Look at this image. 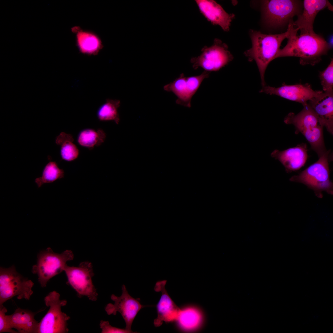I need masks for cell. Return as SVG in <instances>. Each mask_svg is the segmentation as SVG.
<instances>
[{"label":"cell","instance_id":"obj_15","mask_svg":"<svg viewBox=\"0 0 333 333\" xmlns=\"http://www.w3.org/2000/svg\"><path fill=\"white\" fill-rule=\"evenodd\" d=\"M303 5L302 12L293 23L294 27L300 31V34L314 32L313 25L318 13L326 8L332 11L333 10V6L327 0H304Z\"/></svg>","mask_w":333,"mask_h":333},{"label":"cell","instance_id":"obj_18","mask_svg":"<svg viewBox=\"0 0 333 333\" xmlns=\"http://www.w3.org/2000/svg\"><path fill=\"white\" fill-rule=\"evenodd\" d=\"M321 123L333 134V92H323L308 102Z\"/></svg>","mask_w":333,"mask_h":333},{"label":"cell","instance_id":"obj_7","mask_svg":"<svg viewBox=\"0 0 333 333\" xmlns=\"http://www.w3.org/2000/svg\"><path fill=\"white\" fill-rule=\"evenodd\" d=\"M44 301L49 308L39 323L37 333L68 332L67 322L70 317L61 309L66 305L67 301L60 299V294L56 291L49 293Z\"/></svg>","mask_w":333,"mask_h":333},{"label":"cell","instance_id":"obj_25","mask_svg":"<svg viewBox=\"0 0 333 333\" xmlns=\"http://www.w3.org/2000/svg\"><path fill=\"white\" fill-rule=\"evenodd\" d=\"M201 318L200 313L197 310L188 308L181 310L176 321L183 328L190 329L198 326L200 322Z\"/></svg>","mask_w":333,"mask_h":333},{"label":"cell","instance_id":"obj_9","mask_svg":"<svg viewBox=\"0 0 333 333\" xmlns=\"http://www.w3.org/2000/svg\"><path fill=\"white\" fill-rule=\"evenodd\" d=\"M262 6L266 23L273 27L289 24L293 21L294 16H298L302 12L301 3L297 0H264Z\"/></svg>","mask_w":333,"mask_h":333},{"label":"cell","instance_id":"obj_22","mask_svg":"<svg viewBox=\"0 0 333 333\" xmlns=\"http://www.w3.org/2000/svg\"><path fill=\"white\" fill-rule=\"evenodd\" d=\"M106 134L101 129H87L79 134L77 141L81 146L91 149L100 145L105 140Z\"/></svg>","mask_w":333,"mask_h":333},{"label":"cell","instance_id":"obj_21","mask_svg":"<svg viewBox=\"0 0 333 333\" xmlns=\"http://www.w3.org/2000/svg\"><path fill=\"white\" fill-rule=\"evenodd\" d=\"M72 136L62 132L57 137L56 143L61 147L60 154L62 159L68 162L76 159L79 154V150L73 142Z\"/></svg>","mask_w":333,"mask_h":333},{"label":"cell","instance_id":"obj_12","mask_svg":"<svg viewBox=\"0 0 333 333\" xmlns=\"http://www.w3.org/2000/svg\"><path fill=\"white\" fill-rule=\"evenodd\" d=\"M209 73L204 71L199 75L187 77L182 73L173 82L165 85L163 89L166 91L172 92L176 96V104L190 108L192 97L204 80L209 77Z\"/></svg>","mask_w":333,"mask_h":333},{"label":"cell","instance_id":"obj_26","mask_svg":"<svg viewBox=\"0 0 333 333\" xmlns=\"http://www.w3.org/2000/svg\"><path fill=\"white\" fill-rule=\"evenodd\" d=\"M319 77L324 92H333V60L332 59L327 67L320 72Z\"/></svg>","mask_w":333,"mask_h":333},{"label":"cell","instance_id":"obj_13","mask_svg":"<svg viewBox=\"0 0 333 333\" xmlns=\"http://www.w3.org/2000/svg\"><path fill=\"white\" fill-rule=\"evenodd\" d=\"M323 92L314 90L310 84L306 83L292 85L284 84L278 87L265 85L262 87L260 92L278 96L301 103L303 105Z\"/></svg>","mask_w":333,"mask_h":333},{"label":"cell","instance_id":"obj_24","mask_svg":"<svg viewBox=\"0 0 333 333\" xmlns=\"http://www.w3.org/2000/svg\"><path fill=\"white\" fill-rule=\"evenodd\" d=\"M119 100L107 99L106 101L98 109L97 115L101 121H114L118 124L120 121L118 109L120 106Z\"/></svg>","mask_w":333,"mask_h":333},{"label":"cell","instance_id":"obj_23","mask_svg":"<svg viewBox=\"0 0 333 333\" xmlns=\"http://www.w3.org/2000/svg\"><path fill=\"white\" fill-rule=\"evenodd\" d=\"M64 176L63 170L59 167L56 162L50 161L44 167L41 176L35 179V182L39 188L44 184L52 183Z\"/></svg>","mask_w":333,"mask_h":333},{"label":"cell","instance_id":"obj_2","mask_svg":"<svg viewBox=\"0 0 333 333\" xmlns=\"http://www.w3.org/2000/svg\"><path fill=\"white\" fill-rule=\"evenodd\" d=\"M291 23L288 24L286 32L281 34H266L253 30L250 31L252 47L244 54L249 61L254 60L256 62L262 87L266 85L265 80L266 69L269 64L276 59L282 42L288 37L291 30Z\"/></svg>","mask_w":333,"mask_h":333},{"label":"cell","instance_id":"obj_17","mask_svg":"<svg viewBox=\"0 0 333 333\" xmlns=\"http://www.w3.org/2000/svg\"><path fill=\"white\" fill-rule=\"evenodd\" d=\"M271 155L281 163L287 172L297 171L304 165L307 159V146L302 143L282 151L275 150Z\"/></svg>","mask_w":333,"mask_h":333},{"label":"cell","instance_id":"obj_19","mask_svg":"<svg viewBox=\"0 0 333 333\" xmlns=\"http://www.w3.org/2000/svg\"><path fill=\"white\" fill-rule=\"evenodd\" d=\"M30 310L18 308L7 316L12 327L20 333H37L39 322Z\"/></svg>","mask_w":333,"mask_h":333},{"label":"cell","instance_id":"obj_1","mask_svg":"<svg viewBox=\"0 0 333 333\" xmlns=\"http://www.w3.org/2000/svg\"><path fill=\"white\" fill-rule=\"evenodd\" d=\"M293 23H291L287 43L283 48L280 49L276 58L297 57L299 58L302 65H315L321 60L323 56L327 54L331 48L330 44L314 32L298 35V30L294 27Z\"/></svg>","mask_w":333,"mask_h":333},{"label":"cell","instance_id":"obj_10","mask_svg":"<svg viewBox=\"0 0 333 333\" xmlns=\"http://www.w3.org/2000/svg\"><path fill=\"white\" fill-rule=\"evenodd\" d=\"M64 271L68 283L79 297L85 296L92 301L97 300L98 294L92 282L94 274L91 263L83 261L77 267L70 266L67 265Z\"/></svg>","mask_w":333,"mask_h":333},{"label":"cell","instance_id":"obj_20","mask_svg":"<svg viewBox=\"0 0 333 333\" xmlns=\"http://www.w3.org/2000/svg\"><path fill=\"white\" fill-rule=\"evenodd\" d=\"M72 31L76 34V45L81 53L89 55H96L102 48L103 45L101 39L95 33L76 27H73Z\"/></svg>","mask_w":333,"mask_h":333},{"label":"cell","instance_id":"obj_27","mask_svg":"<svg viewBox=\"0 0 333 333\" xmlns=\"http://www.w3.org/2000/svg\"><path fill=\"white\" fill-rule=\"evenodd\" d=\"M7 312V309L3 305H0V333H18L12 327L7 315L6 314Z\"/></svg>","mask_w":333,"mask_h":333},{"label":"cell","instance_id":"obj_28","mask_svg":"<svg viewBox=\"0 0 333 333\" xmlns=\"http://www.w3.org/2000/svg\"><path fill=\"white\" fill-rule=\"evenodd\" d=\"M102 333H130L125 329L112 326L108 321L101 320L100 324Z\"/></svg>","mask_w":333,"mask_h":333},{"label":"cell","instance_id":"obj_4","mask_svg":"<svg viewBox=\"0 0 333 333\" xmlns=\"http://www.w3.org/2000/svg\"><path fill=\"white\" fill-rule=\"evenodd\" d=\"M330 150L319 157L316 162L297 175L290 179L292 182L302 183L313 190L318 197L322 198L325 191L332 195L333 184L330 180L329 159Z\"/></svg>","mask_w":333,"mask_h":333},{"label":"cell","instance_id":"obj_8","mask_svg":"<svg viewBox=\"0 0 333 333\" xmlns=\"http://www.w3.org/2000/svg\"><path fill=\"white\" fill-rule=\"evenodd\" d=\"M201 51L199 56L191 59L194 69L200 67L204 71L209 72L217 71L227 65L233 58L228 50V46L216 38L215 39L212 45L209 47L204 46Z\"/></svg>","mask_w":333,"mask_h":333},{"label":"cell","instance_id":"obj_3","mask_svg":"<svg viewBox=\"0 0 333 333\" xmlns=\"http://www.w3.org/2000/svg\"><path fill=\"white\" fill-rule=\"evenodd\" d=\"M303 106V109L297 114L289 113L284 122L294 125L297 132L304 136L319 157L327 151L323 138L324 126L308 102Z\"/></svg>","mask_w":333,"mask_h":333},{"label":"cell","instance_id":"obj_6","mask_svg":"<svg viewBox=\"0 0 333 333\" xmlns=\"http://www.w3.org/2000/svg\"><path fill=\"white\" fill-rule=\"evenodd\" d=\"M73 258V254L70 250L58 253L47 248L39 254L37 263L32 267V272L37 275L41 286L45 287L49 280L64 271L67 262Z\"/></svg>","mask_w":333,"mask_h":333},{"label":"cell","instance_id":"obj_16","mask_svg":"<svg viewBox=\"0 0 333 333\" xmlns=\"http://www.w3.org/2000/svg\"><path fill=\"white\" fill-rule=\"evenodd\" d=\"M195 2L200 13L214 25L220 26L224 31L229 30L231 23L234 18L233 14L227 13L222 7L212 0H196Z\"/></svg>","mask_w":333,"mask_h":333},{"label":"cell","instance_id":"obj_14","mask_svg":"<svg viewBox=\"0 0 333 333\" xmlns=\"http://www.w3.org/2000/svg\"><path fill=\"white\" fill-rule=\"evenodd\" d=\"M166 280L157 282L154 288L155 291L160 292L161 295L156 305L157 317L154 320L156 327L161 326L163 322L169 323L177 320L181 311L169 296L165 286Z\"/></svg>","mask_w":333,"mask_h":333},{"label":"cell","instance_id":"obj_11","mask_svg":"<svg viewBox=\"0 0 333 333\" xmlns=\"http://www.w3.org/2000/svg\"><path fill=\"white\" fill-rule=\"evenodd\" d=\"M122 294L120 296L112 294L111 298L114 302L109 303L105 306V310L108 315H115L117 312L120 313L124 320L125 329L130 333H136L131 330L133 321L139 311L143 308L150 306L142 305L140 300L135 299L128 293L125 286H122Z\"/></svg>","mask_w":333,"mask_h":333},{"label":"cell","instance_id":"obj_5","mask_svg":"<svg viewBox=\"0 0 333 333\" xmlns=\"http://www.w3.org/2000/svg\"><path fill=\"white\" fill-rule=\"evenodd\" d=\"M34 283L17 272L14 265L0 268V305L16 296L18 299L29 300L33 293Z\"/></svg>","mask_w":333,"mask_h":333}]
</instances>
